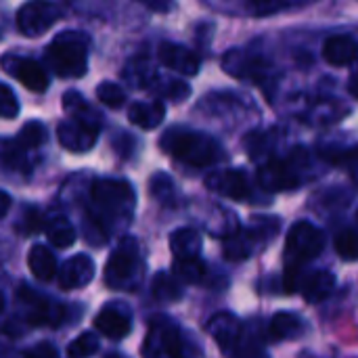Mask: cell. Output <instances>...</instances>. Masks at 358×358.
<instances>
[{
	"label": "cell",
	"mask_w": 358,
	"mask_h": 358,
	"mask_svg": "<svg viewBox=\"0 0 358 358\" xmlns=\"http://www.w3.org/2000/svg\"><path fill=\"white\" fill-rule=\"evenodd\" d=\"M357 222H358V210H357Z\"/></svg>",
	"instance_id": "obj_48"
},
{
	"label": "cell",
	"mask_w": 358,
	"mask_h": 358,
	"mask_svg": "<svg viewBox=\"0 0 358 358\" xmlns=\"http://www.w3.org/2000/svg\"><path fill=\"white\" fill-rule=\"evenodd\" d=\"M23 224H25V233H36V231L42 229V220H40L36 210H27V214L23 218Z\"/></svg>",
	"instance_id": "obj_41"
},
{
	"label": "cell",
	"mask_w": 358,
	"mask_h": 358,
	"mask_svg": "<svg viewBox=\"0 0 358 358\" xmlns=\"http://www.w3.org/2000/svg\"><path fill=\"white\" fill-rule=\"evenodd\" d=\"M92 195V203L99 212V216H90L88 218V229H86V237L90 239V243L101 245L105 243L107 235L101 231V216H130L132 208L136 203V193L132 189V185L128 180H120V178H99L92 182L90 189Z\"/></svg>",
	"instance_id": "obj_1"
},
{
	"label": "cell",
	"mask_w": 358,
	"mask_h": 358,
	"mask_svg": "<svg viewBox=\"0 0 358 358\" xmlns=\"http://www.w3.org/2000/svg\"><path fill=\"white\" fill-rule=\"evenodd\" d=\"M289 6V0H248V10L256 17H266Z\"/></svg>",
	"instance_id": "obj_36"
},
{
	"label": "cell",
	"mask_w": 358,
	"mask_h": 358,
	"mask_svg": "<svg viewBox=\"0 0 358 358\" xmlns=\"http://www.w3.org/2000/svg\"><path fill=\"white\" fill-rule=\"evenodd\" d=\"M143 254L136 239H124L105 264V283L117 292H134L143 281Z\"/></svg>",
	"instance_id": "obj_4"
},
{
	"label": "cell",
	"mask_w": 358,
	"mask_h": 358,
	"mask_svg": "<svg viewBox=\"0 0 358 358\" xmlns=\"http://www.w3.org/2000/svg\"><path fill=\"white\" fill-rule=\"evenodd\" d=\"M279 233V218H266V216H254L252 218V227L243 229V231H235L231 233L224 243H222V252L229 260L239 262V260H248L262 241L275 237Z\"/></svg>",
	"instance_id": "obj_6"
},
{
	"label": "cell",
	"mask_w": 358,
	"mask_h": 358,
	"mask_svg": "<svg viewBox=\"0 0 358 358\" xmlns=\"http://www.w3.org/2000/svg\"><path fill=\"white\" fill-rule=\"evenodd\" d=\"M336 252L340 258L348 260V262H355L358 260V233L352 229H344L336 235Z\"/></svg>",
	"instance_id": "obj_31"
},
{
	"label": "cell",
	"mask_w": 358,
	"mask_h": 358,
	"mask_svg": "<svg viewBox=\"0 0 358 358\" xmlns=\"http://www.w3.org/2000/svg\"><path fill=\"white\" fill-rule=\"evenodd\" d=\"M8 210H10V195L0 191V218H4Z\"/></svg>",
	"instance_id": "obj_42"
},
{
	"label": "cell",
	"mask_w": 358,
	"mask_h": 358,
	"mask_svg": "<svg viewBox=\"0 0 358 358\" xmlns=\"http://www.w3.org/2000/svg\"><path fill=\"white\" fill-rule=\"evenodd\" d=\"M208 334L222 352H233L241 342V321L231 313H218L208 321Z\"/></svg>",
	"instance_id": "obj_15"
},
{
	"label": "cell",
	"mask_w": 358,
	"mask_h": 358,
	"mask_svg": "<svg viewBox=\"0 0 358 358\" xmlns=\"http://www.w3.org/2000/svg\"><path fill=\"white\" fill-rule=\"evenodd\" d=\"M325 248V235L310 222H298L289 229L285 241V258L287 266L300 268L302 264L315 260Z\"/></svg>",
	"instance_id": "obj_8"
},
{
	"label": "cell",
	"mask_w": 358,
	"mask_h": 358,
	"mask_svg": "<svg viewBox=\"0 0 358 358\" xmlns=\"http://www.w3.org/2000/svg\"><path fill=\"white\" fill-rule=\"evenodd\" d=\"M17 113H19V101L15 92L6 84H0V117L13 120Z\"/></svg>",
	"instance_id": "obj_37"
},
{
	"label": "cell",
	"mask_w": 358,
	"mask_h": 358,
	"mask_svg": "<svg viewBox=\"0 0 358 358\" xmlns=\"http://www.w3.org/2000/svg\"><path fill=\"white\" fill-rule=\"evenodd\" d=\"M96 136H99V126L82 122V120L61 122L57 128V138H59L61 147L71 153L90 151L96 143Z\"/></svg>",
	"instance_id": "obj_13"
},
{
	"label": "cell",
	"mask_w": 358,
	"mask_h": 358,
	"mask_svg": "<svg viewBox=\"0 0 358 358\" xmlns=\"http://www.w3.org/2000/svg\"><path fill=\"white\" fill-rule=\"evenodd\" d=\"M323 157H325L329 164H334V166H338V168H344V170L350 174L352 182L358 185V145L348 147V149L323 151Z\"/></svg>",
	"instance_id": "obj_26"
},
{
	"label": "cell",
	"mask_w": 358,
	"mask_h": 358,
	"mask_svg": "<svg viewBox=\"0 0 358 358\" xmlns=\"http://www.w3.org/2000/svg\"><path fill=\"white\" fill-rule=\"evenodd\" d=\"M157 55H159V61L166 67H170V69H174V71H178L182 76H197V71H199V57L193 50H189V48H185L180 44L164 42L159 46Z\"/></svg>",
	"instance_id": "obj_18"
},
{
	"label": "cell",
	"mask_w": 358,
	"mask_h": 358,
	"mask_svg": "<svg viewBox=\"0 0 358 358\" xmlns=\"http://www.w3.org/2000/svg\"><path fill=\"white\" fill-rule=\"evenodd\" d=\"M308 166V153L304 149H296L285 159H268L258 170V182L266 191H292L302 185V172Z\"/></svg>",
	"instance_id": "obj_5"
},
{
	"label": "cell",
	"mask_w": 358,
	"mask_h": 358,
	"mask_svg": "<svg viewBox=\"0 0 358 358\" xmlns=\"http://www.w3.org/2000/svg\"><path fill=\"white\" fill-rule=\"evenodd\" d=\"M323 57L334 67L350 65L358 59V44L350 36H331L323 46Z\"/></svg>",
	"instance_id": "obj_20"
},
{
	"label": "cell",
	"mask_w": 358,
	"mask_h": 358,
	"mask_svg": "<svg viewBox=\"0 0 358 358\" xmlns=\"http://www.w3.org/2000/svg\"><path fill=\"white\" fill-rule=\"evenodd\" d=\"M164 115H166V109L159 101H153V103H134L128 111V120L143 128V130H153L157 128L162 122H164Z\"/></svg>",
	"instance_id": "obj_21"
},
{
	"label": "cell",
	"mask_w": 358,
	"mask_h": 358,
	"mask_svg": "<svg viewBox=\"0 0 358 358\" xmlns=\"http://www.w3.org/2000/svg\"><path fill=\"white\" fill-rule=\"evenodd\" d=\"M2 310H4V296H2V292H0V315H2Z\"/></svg>",
	"instance_id": "obj_45"
},
{
	"label": "cell",
	"mask_w": 358,
	"mask_h": 358,
	"mask_svg": "<svg viewBox=\"0 0 358 358\" xmlns=\"http://www.w3.org/2000/svg\"><path fill=\"white\" fill-rule=\"evenodd\" d=\"M94 327L109 340H122L132 331V321L124 306L109 304L94 317Z\"/></svg>",
	"instance_id": "obj_17"
},
{
	"label": "cell",
	"mask_w": 358,
	"mask_h": 358,
	"mask_svg": "<svg viewBox=\"0 0 358 358\" xmlns=\"http://www.w3.org/2000/svg\"><path fill=\"white\" fill-rule=\"evenodd\" d=\"M170 250L176 260L182 258H199L201 237L195 229H178L170 235Z\"/></svg>",
	"instance_id": "obj_22"
},
{
	"label": "cell",
	"mask_w": 358,
	"mask_h": 358,
	"mask_svg": "<svg viewBox=\"0 0 358 358\" xmlns=\"http://www.w3.org/2000/svg\"><path fill=\"white\" fill-rule=\"evenodd\" d=\"M143 358H185L180 331L168 317H155L149 321V329L143 342Z\"/></svg>",
	"instance_id": "obj_9"
},
{
	"label": "cell",
	"mask_w": 358,
	"mask_h": 358,
	"mask_svg": "<svg viewBox=\"0 0 358 358\" xmlns=\"http://www.w3.org/2000/svg\"><path fill=\"white\" fill-rule=\"evenodd\" d=\"M149 191L151 195L162 203V206H168V208H174L176 206V185L174 180L164 174V172H157L151 180H149Z\"/></svg>",
	"instance_id": "obj_28"
},
{
	"label": "cell",
	"mask_w": 358,
	"mask_h": 358,
	"mask_svg": "<svg viewBox=\"0 0 358 358\" xmlns=\"http://www.w3.org/2000/svg\"><path fill=\"white\" fill-rule=\"evenodd\" d=\"M96 350H99V338H96L94 334H88V331H86V334L78 336V338L71 342L67 355H69V358H88L92 357Z\"/></svg>",
	"instance_id": "obj_34"
},
{
	"label": "cell",
	"mask_w": 358,
	"mask_h": 358,
	"mask_svg": "<svg viewBox=\"0 0 358 358\" xmlns=\"http://www.w3.org/2000/svg\"><path fill=\"white\" fill-rule=\"evenodd\" d=\"M44 231H46V237L50 239V243L57 248H69L76 241V229L65 218H50L46 222Z\"/></svg>",
	"instance_id": "obj_27"
},
{
	"label": "cell",
	"mask_w": 358,
	"mask_h": 358,
	"mask_svg": "<svg viewBox=\"0 0 358 358\" xmlns=\"http://www.w3.org/2000/svg\"><path fill=\"white\" fill-rule=\"evenodd\" d=\"M88 36L82 31H63L46 48V61L61 78H82L88 63Z\"/></svg>",
	"instance_id": "obj_3"
},
{
	"label": "cell",
	"mask_w": 358,
	"mask_h": 358,
	"mask_svg": "<svg viewBox=\"0 0 358 358\" xmlns=\"http://www.w3.org/2000/svg\"><path fill=\"white\" fill-rule=\"evenodd\" d=\"M27 266L34 273V277L40 279V281H44V283L52 281L55 275H57V260L50 254V250L44 248V245H34L29 250V254H27Z\"/></svg>",
	"instance_id": "obj_23"
},
{
	"label": "cell",
	"mask_w": 358,
	"mask_h": 358,
	"mask_svg": "<svg viewBox=\"0 0 358 358\" xmlns=\"http://www.w3.org/2000/svg\"><path fill=\"white\" fill-rule=\"evenodd\" d=\"M23 358H59V352H57V348H55L52 344L42 342V344H38V346L25 350V352H23Z\"/></svg>",
	"instance_id": "obj_38"
},
{
	"label": "cell",
	"mask_w": 358,
	"mask_h": 358,
	"mask_svg": "<svg viewBox=\"0 0 358 358\" xmlns=\"http://www.w3.org/2000/svg\"><path fill=\"white\" fill-rule=\"evenodd\" d=\"M59 17H61V13L55 2L27 0L17 10V27L25 36H42L59 21Z\"/></svg>",
	"instance_id": "obj_10"
},
{
	"label": "cell",
	"mask_w": 358,
	"mask_h": 358,
	"mask_svg": "<svg viewBox=\"0 0 358 358\" xmlns=\"http://www.w3.org/2000/svg\"><path fill=\"white\" fill-rule=\"evenodd\" d=\"M57 277H59V287L65 292L84 287L94 279V262L86 254H76L61 266Z\"/></svg>",
	"instance_id": "obj_16"
},
{
	"label": "cell",
	"mask_w": 358,
	"mask_h": 358,
	"mask_svg": "<svg viewBox=\"0 0 358 358\" xmlns=\"http://www.w3.org/2000/svg\"><path fill=\"white\" fill-rule=\"evenodd\" d=\"M0 164L13 170H27L25 149L17 143V138H0Z\"/></svg>",
	"instance_id": "obj_29"
},
{
	"label": "cell",
	"mask_w": 358,
	"mask_h": 358,
	"mask_svg": "<svg viewBox=\"0 0 358 358\" xmlns=\"http://www.w3.org/2000/svg\"><path fill=\"white\" fill-rule=\"evenodd\" d=\"M233 352H235L233 358H268V355H266L260 346H256V344H248V346H243V348L237 346Z\"/></svg>",
	"instance_id": "obj_40"
},
{
	"label": "cell",
	"mask_w": 358,
	"mask_h": 358,
	"mask_svg": "<svg viewBox=\"0 0 358 358\" xmlns=\"http://www.w3.org/2000/svg\"><path fill=\"white\" fill-rule=\"evenodd\" d=\"M151 292H153V298L157 302H178L182 298V289H180V281L168 273H157L153 277V283H151Z\"/></svg>",
	"instance_id": "obj_25"
},
{
	"label": "cell",
	"mask_w": 358,
	"mask_h": 358,
	"mask_svg": "<svg viewBox=\"0 0 358 358\" xmlns=\"http://www.w3.org/2000/svg\"><path fill=\"white\" fill-rule=\"evenodd\" d=\"M176 279L182 283H201L206 277V264L199 258H182L174 260Z\"/></svg>",
	"instance_id": "obj_30"
},
{
	"label": "cell",
	"mask_w": 358,
	"mask_h": 358,
	"mask_svg": "<svg viewBox=\"0 0 358 358\" xmlns=\"http://www.w3.org/2000/svg\"><path fill=\"white\" fill-rule=\"evenodd\" d=\"M107 358H126V357H124V355H109Z\"/></svg>",
	"instance_id": "obj_47"
},
{
	"label": "cell",
	"mask_w": 358,
	"mask_h": 358,
	"mask_svg": "<svg viewBox=\"0 0 358 358\" xmlns=\"http://www.w3.org/2000/svg\"><path fill=\"white\" fill-rule=\"evenodd\" d=\"M206 187L233 201H245L252 197V185L241 170H220L206 178Z\"/></svg>",
	"instance_id": "obj_14"
},
{
	"label": "cell",
	"mask_w": 358,
	"mask_h": 358,
	"mask_svg": "<svg viewBox=\"0 0 358 358\" xmlns=\"http://www.w3.org/2000/svg\"><path fill=\"white\" fill-rule=\"evenodd\" d=\"M15 298L21 306L25 323L29 327H59L67 317V310L63 304L42 296L40 292L31 289L29 285H21L17 289Z\"/></svg>",
	"instance_id": "obj_7"
},
{
	"label": "cell",
	"mask_w": 358,
	"mask_h": 358,
	"mask_svg": "<svg viewBox=\"0 0 358 358\" xmlns=\"http://www.w3.org/2000/svg\"><path fill=\"white\" fill-rule=\"evenodd\" d=\"M159 147L174 159L193 168L214 166L224 159V151L212 136L187 128H170L162 134Z\"/></svg>",
	"instance_id": "obj_2"
},
{
	"label": "cell",
	"mask_w": 358,
	"mask_h": 358,
	"mask_svg": "<svg viewBox=\"0 0 358 358\" xmlns=\"http://www.w3.org/2000/svg\"><path fill=\"white\" fill-rule=\"evenodd\" d=\"M300 358H317V357H315V355H310V352H302Z\"/></svg>",
	"instance_id": "obj_46"
},
{
	"label": "cell",
	"mask_w": 358,
	"mask_h": 358,
	"mask_svg": "<svg viewBox=\"0 0 358 358\" xmlns=\"http://www.w3.org/2000/svg\"><path fill=\"white\" fill-rule=\"evenodd\" d=\"M268 334H271V338L277 340V342L298 338V336L304 334V321H302L298 315H294V313H277V315L271 319Z\"/></svg>",
	"instance_id": "obj_24"
},
{
	"label": "cell",
	"mask_w": 358,
	"mask_h": 358,
	"mask_svg": "<svg viewBox=\"0 0 358 358\" xmlns=\"http://www.w3.org/2000/svg\"><path fill=\"white\" fill-rule=\"evenodd\" d=\"M46 141V128L40 124V122H27L19 136H17V143L27 151V149H38L40 145H44Z\"/></svg>",
	"instance_id": "obj_33"
},
{
	"label": "cell",
	"mask_w": 358,
	"mask_h": 358,
	"mask_svg": "<svg viewBox=\"0 0 358 358\" xmlns=\"http://www.w3.org/2000/svg\"><path fill=\"white\" fill-rule=\"evenodd\" d=\"M336 289V277L329 271H315L306 277H302L300 292L306 302L310 304H321L325 302Z\"/></svg>",
	"instance_id": "obj_19"
},
{
	"label": "cell",
	"mask_w": 358,
	"mask_h": 358,
	"mask_svg": "<svg viewBox=\"0 0 358 358\" xmlns=\"http://www.w3.org/2000/svg\"><path fill=\"white\" fill-rule=\"evenodd\" d=\"M0 65L8 76L17 78L31 92H44L48 88V76H46L44 67L40 63H36L34 59L6 55V57H2Z\"/></svg>",
	"instance_id": "obj_11"
},
{
	"label": "cell",
	"mask_w": 358,
	"mask_h": 358,
	"mask_svg": "<svg viewBox=\"0 0 358 358\" xmlns=\"http://www.w3.org/2000/svg\"><path fill=\"white\" fill-rule=\"evenodd\" d=\"M348 90H350V94H355L358 99V73H355L352 78H350V82H348Z\"/></svg>",
	"instance_id": "obj_44"
},
{
	"label": "cell",
	"mask_w": 358,
	"mask_h": 358,
	"mask_svg": "<svg viewBox=\"0 0 358 358\" xmlns=\"http://www.w3.org/2000/svg\"><path fill=\"white\" fill-rule=\"evenodd\" d=\"M189 92H191V88H189V84H185V82H170V84L166 86V90H164V94H166L168 99H172V101H182V99L189 96Z\"/></svg>",
	"instance_id": "obj_39"
},
{
	"label": "cell",
	"mask_w": 358,
	"mask_h": 358,
	"mask_svg": "<svg viewBox=\"0 0 358 358\" xmlns=\"http://www.w3.org/2000/svg\"><path fill=\"white\" fill-rule=\"evenodd\" d=\"M222 67L231 76L243 78V80H252L256 84H260L268 76V71H271V63L264 57L252 55V52H243V50H231L229 55H224Z\"/></svg>",
	"instance_id": "obj_12"
},
{
	"label": "cell",
	"mask_w": 358,
	"mask_h": 358,
	"mask_svg": "<svg viewBox=\"0 0 358 358\" xmlns=\"http://www.w3.org/2000/svg\"><path fill=\"white\" fill-rule=\"evenodd\" d=\"M96 96L103 105L111 107V109H117L124 105L126 101V92L122 90V86H117L115 82H103L99 88H96Z\"/></svg>",
	"instance_id": "obj_35"
},
{
	"label": "cell",
	"mask_w": 358,
	"mask_h": 358,
	"mask_svg": "<svg viewBox=\"0 0 358 358\" xmlns=\"http://www.w3.org/2000/svg\"><path fill=\"white\" fill-rule=\"evenodd\" d=\"M245 145V151L252 159H260V157H266L271 153V147H273V138L268 132H260V130H254L245 136L243 141Z\"/></svg>",
	"instance_id": "obj_32"
},
{
	"label": "cell",
	"mask_w": 358,
	"mask_h": 358,
	"mask_svg": "<svg viewBox=\"0 0 358 358\" xmlns=\"http://www.w3.org/2000/svg\"><path fill=\"white\" fill-rule=\"evenodd\" d=\"M0 358H15V352L8 344L0 342Z\"/></svg>",
	"instance_id": "obj_43"
}]
</instances>
